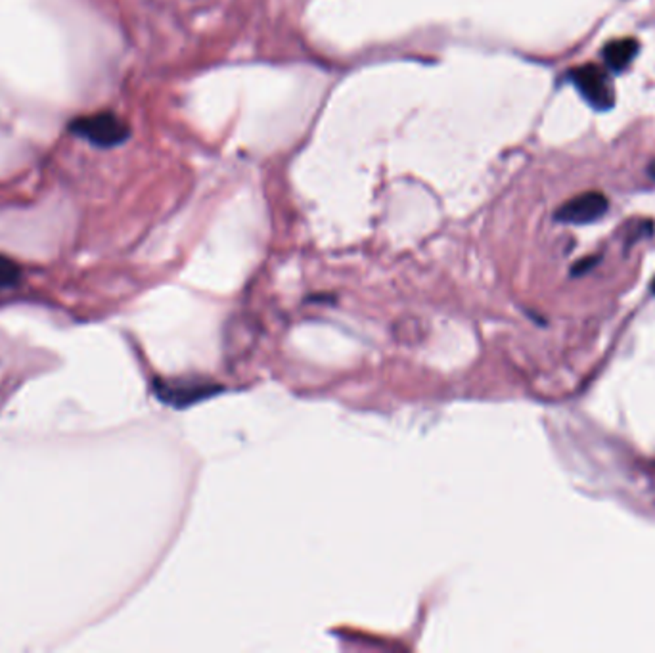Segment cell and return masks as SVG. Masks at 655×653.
I'll list each match as a JSON object with an SVG mask.
<instances>
[{"label": "cell", "instance_id": "obj_8", "mask_svg": "<svg viewBox=\"0 0 655 653\" xmlns=\"http://www.w3.org/2000/svg\"><path fill=\"white\" fill-rule=\"evenodd\" d=\"M651 290H653V292H655V280H653V287H651Z\"/></svg>", "mask_w": 655, "mask_h": 653}, {"label": "cell", "instance_id": "obj_5", "mask_svg": "<svg viewBox=\"0 0 655 653\" xmlns=\"http://www.w3.org/2000/svg\"><path fill=\"white\" fill-rule=\"evenodd\" d=\"M19 280H22V268L17 266L16 261L0 254V290L16 287Z\"/></svg>", "mask_w": 655, "mask_h": 653}, {"label": "cell", "instance_id": "obj_4", "mask_svg": "<svg viewBox=\"0 0 655 653\" xmlns=\"http://www.w3.org/2000/svg\"><path fill=\"white\" fill-rule=\"evenodd\" d=\"M639 48L640 45L634 41V38H618V41H611L606 45L602 52L604 62L611 71L621 73L630 66L634 57H637Z\"/></svg>", "mask_w": 655, "mask_h": 653}, {"label": "cell", "instance_id": "obj_2", "mask_svg": "<svg viewBox=\"0 0 655 653\" xmlns=\"http://www.w3.org/2000/svg\"><path fill=\"white\" fill-rule=\"evenodd\" d=\"M569 81L579 90L583 98L594 108L606 111L613 106L615 94L608 73L594 64L579 66L569 71Z\"/></svg>", "mask_w": 655, "mask_h": 653}, {"label": "cell", "instance_id": "obj_1", "mask_svg": "<svg viewBox=\"0 0 655 653\" xmlns=\"http://www.w3.org/2000/svg\"><path fill=\"white\" fill-rule=\"evenodd\" d=\"M69 129L77 134V137L99 146V148H113L120 146L129 139V127L123 119H120L115 113L100 111L85 115L71 121Z\"/></svg>", "mask_w": 655, "mask_h": 653}, {"label": "cell", "instance_id": "obj_3", "mask_svg": "<svg viewBox=\"0 0 655 653\" xmlns=\"http://www.w3.org/2000/svg\"><path fill=\"white\" fill-rule=\"evenodd\" d=\"M609 209V202L600 192H585V194L567 200L556 211V219L567 224H588L602 219Z\"/></svg>", "mask_w": 655, "mask_h": 653}, {"label": "cell", "instance_id": "obj_6", "mask_svg": "<svg viewBox=\"0 0 655 653\" xmlns=\"http://www.w3.org/2000/svg\"><path fill=\"white\" fill-rule=\"evenodd\" d=\"M594 263H596V259H587V261H583V263H579V264H575V266H573V275H579L581 268H588V266H592Z\"/></svg>", "mask_w": 655, "mask_h": 653}, {"label": "cell", "instance_id": "obj_7", "mask_svg": "<svg viewBox=\"0 0 655 653\" xmlns=\"http://www.w3.org/2000/svg\"><path fill=\"white\" fill-rule=\"evenodd\" d=\"M648 171H650V175L655 179V161L650 165V169H648Z\"/></svg>", "mask_w": 655, "mask_h": 653}]
</instances>
